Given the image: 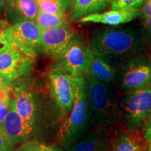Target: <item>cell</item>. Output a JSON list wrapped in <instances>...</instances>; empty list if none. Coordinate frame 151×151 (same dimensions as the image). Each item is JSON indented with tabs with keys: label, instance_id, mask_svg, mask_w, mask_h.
<instances>
[{
	"label": "cell",
	"instance_id": "obj_20",
	"mask_svg": "<svg viewBox=\"0 0 151 151\" xmlns=\"http://www.w3.org/2000/svg\"><path fill=\"white\" fill-rule=\"evenodd\" d=\"M14 151H63V150L60 147L48 145L32 139L24 141Z\"/></svg>",
	"mask_w": 151,
	"mask_h": 151
},
{
	"label": "cell",
	"instance_id": "obj_12",
	"mask_svg": "<svg viewBox=\"0 0 151 151\" xmlns=\"http://www.w3.org/2000/svg\"><path fill=\"white\" fill-rule=\"evenodd\" d=\"M15 107L23 121L24 127L30 136L35 122V102L32 94L22 88H15Z\"/></svg>",
	"mask_w": 151,
	"mask_h": 151
},
{
	"label": "cell",
	"instance_id": "obj_28",
	"mask_svg": "<svg viewBox=\"0 0 151 151\" xmlns=\"http://www.w3.org/2000/svg\"><path fill=\"white\" fill-rule=\"evenodd\" d=\"M4 86L0 87V106L7 101H10L7 91L4 89Z\"/></svg>",
	"mask_w": 151,
	"mask_h": 151
},
{
	"label": "cell",
	"instance_id": "obj_18",
	"mask_svg": "<svg viewBox=\"0 0 151 151\" xmlns=\"http://www.w3.org/2000/svg\"><path fill=\"white\" fill-rule=\"evenodd\" d=\"M90 56L91 66L88 73L102 82L113 84L117 79L116 69L97 55L92 48L90 49Z\"/></svg>",
	"mask_w": 151,
	"mask_h": 151
},
{
	"label": "cell",
	"instance_id": "obj_4",
	"mask_svg": "<svg viewBox=\"0 0 151 151\" xmlns=\"http://www.w3.org/2000/svg\"><path fill=\"white\" fill-rule=\"evenodd\" d=\"M127 130L140 132L151 117V86L126 94L120 104Z\"/></svg>",
	"mask_w": 151,
	"mask_h": 151
},
{
	"label": "cell",
	"instance_id": "obj_24",
	"mask_svg": "<svg viewBox=\"0 0 151 151\" xmlns=\"http://www.w3.org/2000/svg\"><path fill=\"white\" fill-rule=\"evenodd\" d=\"M11 108V101H7L0 106V127H1L6 117Z\"/></svg>",
	"mask_w": 151,
	"mask_h": 151
},
{
	"label": "cell",
	"instance_id": "obj_25",
	"mask_svg": "<svg viewBox=\"0 0 151 151\" xmlns=\"http://www.w3.org/2000/svg\"><path fill=\"white\" fill-rule=\"evenodd\" d=\"M143 132H144V134H143L144 139L147 143L151 144V117L145 124L143 127Z\"/></svg>",
	"mask_w": 151,
	"mask_h": 151
},
{
	"label": "cell",
	"instance_id": "obj_9",
	"mask_svg": "<svg viewBox=\"0 0 151 151\" xmlns=\"http://www.w3.org/2000/svg\"><path fill=\"white\" fill-rule=\"evenodd\" d=\"M6 34L11 44L22 50L35 52L40 47L42 30L35 21L26 20L9 26Z\"/></svg>",
	"mask_w": 151,
	"mask_h": 151
},
{
	"label": "cell",
	"instance_id": "obj_34",
	"mask_svg": "<svg viewBox=\"0 0 151 151\" xmlns=\"http://www.w3.org/2000/svg\"><path fill=\"white\" fill-rule=\"evenodd\" d=\"M6 1H11V0H6Z\"/></svg>",
	"mask_w": 151,
	"mask_h": 151
},
{
	"label": "cell",
	"instance_id": "obj_10",
	"mask_svg": "<svg viewBox=\"0 0 151 151\" xmlns=\"http://www.w3.org/2000/svg\"><path fill=\"white\" fill-rule=\"evenodd\" d=\"M75 36V31L70 24L43 30L40 47L47 55L58 61Z\"/></svg>",
	"mask_w": 151,
	"mask_h": 151
},
{
	"label": "cell",
	"instance_id": "obj_27",
	"mask_svg": "<svg viewBox=\"0 0 151 151\" xmlns=\"http://www.w3.org/2000/svg\"><path fill=\"white\" fill-rule=\"evenodd\" d=\"M151 17V0H146L141 11V18L146 19Z\"/></svg>",
	"mask_w": 151,
	"mask_h": 151
},
{
	"label": "cell",
	"instance_id": "obj_26",
	"mask_svg": "<svg viewBox=\"0 0 151 151\" xmlns=\"http://www.w3.org/2000/svg\"><path fill=\"white\" fill-rule=\"evenodd\" d=\"M9 147L11 146H9L8 141H7L2 127H0V151H6Z\"/></svg>",
	"mask_w": 151,
	"mask_h": 151
},
{
	"label": "cell",
	"instance_id": "obj_35",
	"mask_svg": "<svg viewBox=\"0 0 151 151\" xmlns=\"http://www.w3.org/2000/svg\"><path fill=\"white\" fill-rule=\"evenodd\" d=\"M0 52H1V51H0Z\"/></svg>",
	"mask_w": 151,
	"mask_h": 151
},
{
	"label": "cell",
	"instance_id": "obj_13",
	"mask_svg": "<svg viewBox=\"0 0 151 151\" xmlns=\"http://www.w3.org/2000/svg\"><path fill=\"white\" fill-rule=\"evenodd\" d=\"M139 9L132 11H119L111 9L109 11L96 13L83 17L79 20V22L83 23L93 22L110 26H118L134 20L139 16Z\"/></svg>",
	"mask_w": 151,
	"mask_h": 151
},
{
	"label": "cell",
	"instance_id": "obj_19",
	"mask_svg": "<svg viewBox=\"0 0 151 151\" xmlns=\"http://www.w3.org/2000/svg\"><path fill=\"white\" fill-rule=\"evenodd\" d=\"M35 22L42 31L50 28L70 24L66 16L49 14L39 10L36 17Z\"/></svg>",
	"mask_w": 151,
	"mask_h": 151
},
{
	"label": "cell",
	"instance_id": "obj_14",
	"mask_svg": "<svg viewBox=\"0 0 151 151\" xmlns=\"http://www.w3.org/2000/svg\"><path fill=\"white\" fill-rule=\"evenodd\" d=\"M39 12L37 0H11L6 1V16L13 24L26 20L35 21Z\"/></svg>",
	"mask_w": 151,
	"mask_h": 151
},
{
	"label": "cell",
	"instance_id": "obj_22",
	"mask_svg": "<svg viewBox=\"0 0 151 151\" xmlns=\"http://www.w3.org/2000/svg\"><path fill=\"white\" fill-rule=\"evenodd\" d=\"M144 0H113L111 7L113 10H137L143 4Z\"/></svg>",
	"mask_w": 151,
	"mask_h": 151
},
{
	"label": "cell",
	"instance_id": "obj_17",
	"mask_svg": "<svg viewBox=\"0 0 151 151\" xmlns=\"http://www.w3.org/2000/svg\"><path fill=\"white\" fill-rule=\"evenodd\" d=\"M113 0H74L69 17L72 21L88 15L100 13L111 4Z\"/></svg>",
	"mask_w": 151,
	"mask_h": 151
},
{
	"label": "cell",
	"instance_id": "obj_5",
	"mask_svg": "<svg viewBox=\"0 0 151 151\" xmlns=\"http://www.w3.org/2000/svg\"><path fill=\"white\" fill-rule=\"evenodd\" d=\"M117 78L125 94L151 86V58L144 52L129 58L119 67Z\"/></svg>",
	"mask_w": 151,
	"mask_h": 151
},
{
	"label": "cell",
	"instance_id": "obj_8",
	"mask_svg": "<svg viewBox=\"0 0 151 151\" xmlns=\"http://www.w3.org/2000/svg\"><path fill=\"white\" fill-rule=\"evenodd\" d=\"M48 79L55 99L60 108L65 113L71 110L76 94V77L56 65L49 72Z\"/></svg>",
	"mask_w": 151,
	"mask_h": 151
},
{
	"label": "cell",
	"instance_id": "obj_32",
	"mask_svg": "<svg viewBox=\"0 0 151 151\" xmlns=\"http://www.w3.org/2000/svg\"><path fill=\"white\" fill-rule=\"evenodd\" d=\"M6 151H14V149H13V147L11 146V147H9V149Z\"/></svg>",
	"mask_w": 151,
	"mask_h": 151
},
{
	"label": "cell",
	"instance_id": "obj_23",
	"mask_svg": "<svg viewBox=\"0 0 151 151\" xmlns=\"http://www.w3.org/2000/svg\"><path fill=\"white\" fill-rule=\"evenodd\" d=\"M140 32L147 46L151 48V17L142 19Z\"/></svg>",
	"mask_w": 151,
	"mask_h": 151
},
{
	"label": "cell",
	"instance_id": "obj_2",
	"mask_svg": "<svg viewBox=\"0 0 151 151\" xmlns=\"http://www.w3.org/2000/svg\"><path fill=\"white\" fill-rule=\"evenodd\" d=\"M87 100L96 125L109 127L121 118V109L112 84L98 80L90 73L84 76Z\"/></svg>",
	"mask_w": 151,
	"mask_h": 151
},
{
	"label": "cell",
	"instance_id": "obj_30",
	"mask_svg": "<svg viewBox=\"0 0 151 151\" xmlns=\"http://www.w3.org/2000/svg\"><path fill=\"white\" fill-rule=\"evenodd\" d=\"M9 81L7 79H6L5 78H4L3 76H1L0 75V87L1 86H6V85L8 83Z\"/></svg>",
	"mask_w": 151,
	"mask_h": 151
},
{
	"label": "cell",
	"instance_id": "obj_7",
	"mask_svg": "<svg viewBox=\"0 0 151 151\" xmlns=\"http://www.w3.org/2000/svg\"><path fill=\"white\" fill-rule=\"evenodd\" d=\"M90 49L76 35L56 65L73 76L84 77L91 66Z\"/></svg>",
	"mask_w": 151,
	"mask_h": 151
},
{
	"label": "cell",
	"instance_id": "obj_33",
	"mask_svg": "<svg viewBox=\"0 0 151 151\" xmlns=\"http://www.w3.org/2000/svg\"><path fill=\"white\" fill-rule=\"evenodd\" d=\"M149 151H151V144H150V148H149Z\"/></svg>",
	"mask_w": 151,
	"mask_h": 151
},
{
	"label": "cell",
	"instance_id": "obj_21",
	"mask_svg": "<svg viewBox=\"0 0 151 151\" xmlns=\"http://www.w3.org/2000/svg\"><path fill=\"white\" fill-rule=\"evenodd\" d=\"M39 10L49 14L66 16L67 10L55 0H37Z\"/></svg>",
	"mask_w": 151,
	"mask_h": 151
},
{
	"label": "cell",
	"instance_id": "obj_3",
	"mask_svg": "<svg viewBox=\"0 0 151 151\" xmlns=\"http://www.w3.org/2000/svg\"><path fill=\"white\" fill-rule=\"evenodd\" d=\"M76 83L74 104L59 136L60 144L66 150L86 137L93 122L87 100L84 77L76 78Z\"/></svg>",
	"mask_w": 151,
	"mask_h": 151
},
{
	"label": "cell",
	"instance_id": "obj_6",
	"mask_svg": "<svg viewBox=\"0 0 151 151\" xmlns=\"http://www.w3.org/2000/svg\"><path fill=\"white\" fill-rule=\"evenodd\" d=\"M35 52L22 50L11 44L0 52V75L8 81L16 80L31 70Z\"/></svg>",
	"mask_w": 151,
	"mask_h": 151
},
{
	"label": "cell",
	"instance_id": "obj_29",
	"mask_svg": "<svg viewBox=\"0 0 151 151\" xmlns=\"http://www.w3.org/2000/svg\"><path fill=\"white\" fill-rule=\"evenodd\" d=\"M55 1H58L67 11L69 7L72 6L74 2V0H55Z\"/></svg>",
	"mask_w": 151,
	"mask_h": 151
},
{
	"label": "cell",
	"instance_id": "obj_16",
	"mask_svg": "<svg viewBox=\"0 0 151 151\" xmlns=\"http://www.w3.org/2000/svg\"><path fill=\"white\" fill-rule=\"evenodd\" d=\"M111 151H146L138 132L120 131L111 141Z\"/></svg>",
	"mask_w": 151,
	"mask_h": 151
},
{
	"label": "cell",
	"instance_id": "obj_1",
	"mask_svg": "<svg viewBox=\"0 0 151 151\" xmlns=\"http://www.w3.org/2000/svg\"><path fill=\"white\" fill-rule=\"evenodd\" d=\"M91 46L94 53L115 69L129 58L148 50L140 30L118 26L96 30Z\"/></svg>",
	"mask_w": 151,
	"mask_h": 151
},
{
	"label": "cell",
	"instance_id": "obj_15",
	"mask_svg": "<svg viewBox=\"0 0 151 151\" xmlns=\"http://www.w3.org/2000/svg\"><path fill=\"white\" fill-rule=\"evenodd\" d=\"M111 141L104 132H95L73 144L68 151H111Z\"/></svg>",
	"mask_w": 151,
	"mask_h": 151
},
{
	"label": "cell",
	"instance_id": "obj_31",
	"mask_svg": "<svg viewBox=\"0 0 151 151\" xmlns=\"http://www.w3.org/2000/svg\"><path fill=\"white\" fill-rule=\"evenodd\" d=\"M5 1L6 0H0V12L2 11L5 5Z\"/></svg>",
	"mask_w": 151,
	"mask_h": 151
},
{
	"label": "cell",
	"instance_id": "obj_11",
	"mask_svg": "<svg viewBox=\"0 0 151 151\" xmlns=\"http://www.w3.org/2000/svg\"><path fill=\"white\" fill-rule=\"evenodd\" d=\"M1 127L9 146L11 147L22 144L30 137V134L24 127L22 118L17 112L14 99L11 101L10 110Z\"/></svg>",
	"mask_w": 151,
	"mask_h": 151
}]
</instances>
